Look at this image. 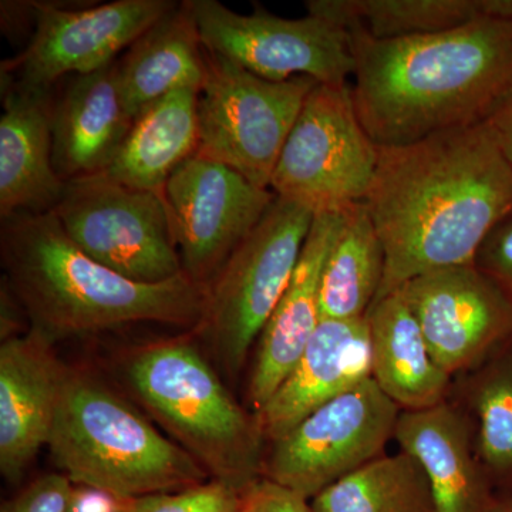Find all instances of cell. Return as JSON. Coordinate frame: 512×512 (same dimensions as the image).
<instances>
[{
  "label": "cell",
  "instance_id": "1",
  "mask_svg": "<svg viewBox=\"0 0 512 512\" xmlns=\"http://www.w3.org/2000/svg\"><path fill=\"white\" fill-rule=\"evenodd\" d=\"M365 202L386 254L377 301L417 276L474 264L512 214V168L483 121L379 147Z\"/></svg>",
  "mask_w": 512,
  "mask_h": 512
},
{
  "label": "cell",
  "instance_id": "2",
  "mask_svg": "<svg viewBox=\"0 0 512 512\" xmlns=\"http://www.w3.org/2000/svg\"><path fill=\"white\" fill-rule=\"evenodd\" d=\"M348 30L353 103L376 146L483 123L511 93L512 18L402 39Z\"/></svg>",
  "mask_w": 512,
  "mask_h": 512
},
{
  "label": "cell",
  "instance_id": "3",
  "mask_svg": "<svg viewBox=\"0 0 512 512\" xmlns=\"http://www.w3.org/2000/svg\"><path fill=\"white\" fill-rule=\"evenodd\" d=\"M0 251L6 284L50 342L134 325L200 326L207 288L181 274L141 284L94 261L67 237L53 212L2 218Z\"/></svg>",
  "mask_w": 512,
  "mask_h": 512
},
{
  "label": "cell",
  "instance_id": "4",
  "mask_svg": "<svg viewBox=\"0 0 512 512\" xmlns=\"http://www.w3.org/2000/svg\"><path fill=\"white\" fill-rule=\"evenodd\" d=\"M50 456L74 485L116 501L205 483L207 471L130 404L92 377L67 372Z\"/></svg>",
  "mask_w": 512,
  "mask_h": 512
},
{
  "label": "cell",
  "instance_id": "5",
  "mask_svg": "<svg viewBox=\"0 0 512 512\" xmlns=\"http://www.w3.org/2000/svg\"><path fill=\"white\" fill-rule=\"evenodd\" d=\"M127 376L148 412L214 480L248 490L262 478L266 439L258 414L232 397L195 346H146Z\"/></svg>",
  "mask_w": 512,
  "mask_h": 512
},
{
  "label": "cell",
  "instance_id": "6",
  "mask_svg": "<svg viewBox=\"0 0 512 512\" xmlns=\"http://www.w3.org/2000/svg\"><path fill=\"white\" fill-rule=\"evenodd\" d=\"M312 211L276 197L264 218L207 286L197 332L224 372L237 377L291 281L311 231Z\"/></svg>",
  "mask_w": 512,
  "mask_h": 512
},
{
  "label": "cell",
  "instance_id": "7",
  "mask_svg": "<svg viewBox=\"0 0 512 512\" xmlns=\"http://www.w3.org/2000/svg\"><path fill=\"white\" fill-rule=\"evenodd\" d=\"M377 161L379 146L360 123L350 84L319 83L293 124L269 188L313 215L340 214L366 200Z\"/></svg>",
  "mask_w": 512,
  "mask_h": 512
},
{
  "label": "cell",
  "instance_id": "8",
  "mask_svg": "<svg viewBox=\"0 0 512 512\" xmlns=\"http://www.w3.org/2000/svg\"><path fill=\"white\" fill-rule=\"evenodd\" d=\"M207 66L198 92L197 156L228 165L258 187H271L282 148L319 82L306 76L269 82L208 50Z\"/></svg>",
  "mask_w": 512,
  "mask_h": 512
},
{
  "label": "cell",
  "instance_id": "9",
  "mask_svg": "<svg viewBox=\"0 0 512 512\" xmlns=\"http://www.w3.org/2000/svg\"><path fill=\"white\" fill-rule=\"evenodd\" d=\"M52 212L84 254L131 281L160 284L184 274L163 192L94 175L67 183Z\"/></svg>",
  "mask_w": 512,
  "mask_h": 512
},
{
  "label": "cell",
  "instance_id": "10",
  "mask_svg": "<svg viewBox=\"0 0 512 512\" xmlns=\"http://www.w3.org/2000/svg\"><path fill=\"white\" fill-rule=\"evenodd\" d=\"M400 413L369 377L271 443L262 478L313 500L329 485L383 456L394 440Z\"/></svg>",
  "mask_w": 512,
  "mask_h": 512
},
{
  "label": "cell",
  "instance_id": "11",
  "mask_svg": "<svg viewBox=\"0 0 512 512\" xmlns=\"http://www.w3.org/2000/svg\"><path fill=\"white\" fill-rule=\"evenodd\" d=\"M202 45L248 72L286 82L296 76L322 84H345L355 73L349 30L306 15L286 19L255 6L249 15L217 0H188Z\"/></svg>",
  "mask_w": 512,
  "mask_h": 512
},
{
  "label": "cell",
  "instance_id": "12",
  "mask_svg": "<svg viewBox=\"0 0 512 512\" xmlns=\"http://www.w3.org/2000/svg\"><path fill=\"white\" fill-rule=\"evenodd\" d=\"M180 2L116 0L69 9L63 3L33 2L35 29L25 49L2 62L0 79L22 92L46 96L74 74L103 69L119 59Z\"/></svg>",
  "mask_w": 512,
  "mask_h": 512
},
{
  "label": "cell",
  "instance_id": "13",
  "mask_svg": "<svg viewBox=\"0 0 512 512\" xmlns=\"http://www.w3.org/2000/svg\"><path fill=\"white\" fill-rule=\"evenodd\" d=\"M163 197L185 275L207 288L276 195L228 165L194 156L171 175Z\"/></svg>",
  "mask_w": 512,
  "mask_h": 512
},
{
  "label": "cell",
  "instance_id": "14",
  "mask_svg": "<svg viewBox=\"0 0 512 512\" xmlns=\"http://www.w3.org/2000/svg\"><path fill=\"white\" fill-rule=\"evenodd\" d=\"M437 365L454 377L512 336V299L476 264L417 276L399 289Z\"/></svg>",
  "mask_w": 512,
  "mask_h": 512
},
{
  "label": "cell",
  "instance_id": "15",
  "mask_svg": "<svg viewBox=\"0 0 512 512\" xmlns=\"http://www.w3.org/2000/svg\"><path fill=\"white\" fill-rule=\"evenodd\" d=\"M52 346L35 329L0 346V473L9 483L49 443L67 373Z\"/></svg>",
  "mask_w": 512,
  "mask_h": 512
},
{
  "label": "cell",
  "instance_id": "16",
  "mask_svg": "<svg viewBox=\"0 0 512 512\" xmlns=\"http://www.w3.org/2000/svg\"><path fill=\"white\" fill-rule=\"evenodd\" d=\"M56 173L70 183L109 167L134 120L127 113L116 62L66 77L46 97Z\"/></svg>",
  "mask_w": 512,
  "mask_h": 512
},
{
  "label": "cell",
  "instance_id": "17",
  "mask_svg": "<svg viewBox=\"0 0 512 512\" xmlns=\"http://www.w3.org/2000/svg\"><path fill=\"white\" fill-rule=\"evenodd\" d=\"M372 373L365 319H320L301 359L258 414L266 443H274L323 404Z\"/></svg>",
  "mask_w": 512,
  "mask_h": 512
},
{
  "label": "cell",
  "instance_id": "18",
  "mask_svg": "<svg viewBox=\"0 0 512 512\" xmlns=\"http://www.w3.org/2000/svg\"><path fill=\"white\" fill-rule=\"evenodd\" d=\"M340 222L342 212L315 215L291 281L256 343L248 386L254 413L261 412L274 396L318 328L320 282Z\"/></svg>",
  "mask_w": 512,
  "mask_h": 512
},
{
  "label": "cell",
  "instance_id": "19",
  "mask_svg": "<svg viewBox=\"0 0 512 512\" xmlns=\"http://www.w3.org/2000/svg\"><path fill=\"white\" fill-rule=\"evenodd\" d=\"M394 441L423 468L434 512H490L497 491L478 460L470 423L453 403L400 413Z\"/></svg>",
  "mask_w": 512,
  "mask_h": 512
},
{
  "label": "cell",
  "instance_id": "20",
  "mask_svg": "<svg viewBox=\"0 0 512 512\" xmlns=\"http://www.w3.org/2000/svg\"><path fill=\"white\" fill-rule=\"evenodd\" d=\"M46 96L2 83L0 217L55 210L66 183L53 164Z\"/></svg>",
  "mask_w": 512,
  "mask_h": 512
},
{
  "label": "cell",
  "instance_id": "21",
  "mask_svg": "<svg viewBox=\"0 0 512 512\" xmlns=\"http://www.w3.org/2000/svg\"><path fill=\"white\" fill-rule=\"evenodd\" d=\"M366 323L370 377L402 412H419L446 402L453 377L437 365L400 291L377 299Z\"/></svg>",
  "mask_w": 512,
  "mask_h": 512
},
{
  "label": "cell",
  "instance_id": "22",
  "mask_svg": "<svg viewBox=\"0 0 512 512\" xmlns=\"http://www.w3.org/2000/svg\"><path fill=\"white\" fill-rule=\"evenodd\" d=\"M207 69V50L188 0L178 3L116 60L117 83L133 120L167 94L183 89L200 92Z\"/></svg>",
  "mask_w": 512,
  "mask_h": 512
},
{
  "label": "cell",
  "instance_id": "23",
  "mask_svg": "<svg viewBox=\"0 0 512 512\" xmlns=\"http://www.w3.org/2000/svg\"><path fill=\"white\" fill-rule=\"evenodd\" d=\"M198 92L177 90L134 120L101 177L134 190L163 192L171 175L197 156Z\"/></svg>",
  "mask_w": 512,
  "mask_h": 512
},
{
  "label": "cell",
  "instance_id": "24",
  "mask_svg": "<svg viewBox=\"0 0 512 512\" xmlns=\"http://www.w3.org/2000/svg\"><path fill=\"white\" fill-rule=\"evenodd\" d=\"M448 402L466 416L497 494L512 491V336L453 377Z\"/></svg>",
  "mask_w": 512,
  "mask_h": 512
},
{
  "label": "cell",
  "instance_id": "25",
  "mask_svg": "<svg viewBox=\"0 0 512 512\" xmlns=\"http://www.w3.org/2000/svg\"><path fill=\"white\" fill-rule=\"evenodd\" d=\"M309 15L375 39L436 35L477 20L512 18V0H308Z\"/></svg>",
  "mask_w": 512,
  "mask_h": 512
},
{
  "label": "cell",
  "instance_id": "26",
  "mask_svg": "<svg viewBox=\"0 0 512 512\" xmlns=\"http://www.w3.org/2000/svg\"><path fill=\"white\" fill-rule=\"evenodd\" d=\"M386 254L367 211L357 202L342 212L320 282V319H365L382 288Z\"/></svg>",
  "mask_w": 512,
  "mask_h": 512
},
{
  "label": "cell",
  "instance_id": "27",
  "mask_svg": "<svg viewBox=\"0 0 512 512\" xmlns=\"http://www.w3.org/2000/svg\"><path fill=\"white\" fill-rule=\"evenodd\" d=\"M312 512H434L423 468L400 450L383 454L313 498Z\"/></svg>",
  "mask_w": 512,
  "mask_h": 512
},
{
  "label": "cell",
  "instance_id": "28",
  "mask_svg": "<svg viewBox=\"0 0 512 512\" xmlns=\"http://www.w3.org/2000/svg\"><path fill=\"white\" fill-rule=\"evenodd\" d=\"M248 490L212 480L185 490L117 501L116 512H242Z\"/></svg>",
  "mask_w": 512,
  "mask_h": 512
},
{
  "label": "cell",
  "instance_id": "29",
  "mask_svg": "<svg viewBox=\"0 0 512 512\" xmlns=\"http://www.w3.org/2000/svg\"><path fill=\"white\" fill-rule=\"evenodd\" d=\"M74 494L76 488L69 477L47 474L3 505L2 512H67Z\"/></svg>",
  "mask_w": 512,
  "mask_h": 512
},
{
  "label": "cell",
  "instance_id": "30",
  "mask_svg": "<svg viewBox=\"0 0 512 512\" xmlns=\"http://www.w3.org/2000/svg\"><path fill=\"white\" fill-rule=\"evenodd\" d=\"M474 264L493 276L512 299V214L488 235Z\"/></svg>",
  "mask_w": 512,
  "mask_h": 512
},
{
  "label": "cell",
  "instance_id": "31",
  "mask_svg": "<svg viewBox=\"0 0 512 512\" xmlns=\"http://www.w3.org/2000/svg\"><path fill=\"white\" fill-rule=\"evenodd\" d=\"M309 500L268 478L249 487L245 512H312Z\"/></svg>",
  "mask_w": 512,
  "mask_h": 512
},
{
  "label": "cell",
  "instance_id": "32",
  "mask_svg": "<svg viewBox=\"0 0 512 512\" xmlns=\"http://www.w3.org/2000/svg\"><path fill=\"white\" fill-rule=\"evenodd\" d=\"M485 123L490 127L498 147L512 168V90Z\"/></svg>",
  "mask_w": 512,
  "mask_h": 512
},
{
  "label": "cell",
  "instance_id": "33",
  "mask_svg": "<svg viewBox=\"0 0 512 512\" xmlns=\"http://www.w3.org/2000/svg\"><path fill=\"white\" fill-rule=\"evenodd\" d=\"M117 501L97 491L80 488L67 512H116Z\"/></svg>",
  "mask_w": 512,
  "mask_h": 512
},
{
  "label": "cell",
  "instance_id": "34",
  "mask_svg": "<svg viewBox=\"0 0 512 512\" xmlns=\"http://www.w3.org/2000/svg\"><path fill=\"white\" fill-rule=\"evenodd\" d=\"M490 512H512V491L510 493L498 494L497 500Z\"/></svg>",
  "mask_w": 512,
  "mask_h": 512
},
{
  "label": "cell",
  "instance_id": "35",
  "mask_svg": "<svg viewBox=\"0 0 512 512\" xmlns=\"http://www.w3.org/2000/svg\"><path fill=\"white\" fill-rule=\"evenodd\" d=\"M242 512H245V508H244V511H242Z\"/></svg>",
  "mask_w": 512,
  "mask_h": 512
}]
</instances>
